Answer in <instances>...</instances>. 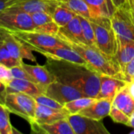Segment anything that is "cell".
I'll return each mask as SVG.
<instances>
[{"label":"cell","instance_id":"cell-1","mask_svg":"<svg viewBox=\"0 0 134 134\" xmlns=\"http://www.w3.org/2000/svg\"><path fill=\"white\" fill-rule=\"evenodd\" d=\"M45 66L56 81L78 89L86 97L96 98L98 94L100 74L90 66L53 58H46Z\"/></svg>","mask_w":134,"mask_h":134},{"label":"cell","instance_id":"cell-2","mask_svg":"<svg viewBox=\"0 0 134 134\" xmlns=\"http://www.w3.org/2000/svg\"><path fill=\"white\" fill-rule=\"evenodd\" d=\"M100 75H107L124 79L123 73L114 57H109L97 47H92L86 44L67 42Z\"/></svg>","mask_w":134,"mask_h":134},{"label":"cell","instance_id":"cell-3","mask_svg":"<svg viewBox=\"0 0 134 134\" xmlns=\"http://www.w3.org/2000/svg\"><path fill=\"white\" fill-rule=\"evenodd\" d=\"M90 22L94 31L97 46L109 57H114L116 49V33L111 19L104 16L90 18Z\"/></svg>","mask_w":134,"mask_h":134},{"label":"cell","instance_id":"cell-4","mask_svg":"<svg viewBox=\"0 0 134 134\" xmlns=\"http://www.w3.org/2000/svg\"><path fill=\"white\" fill-rule=\"evenodd\" d=\"M36 104L33 97L24 93H7L5 100V105L10 113L23 118L29 124L35 121Z\"/></svg>","mask_w":134,"mask_h":134},{"label":"cell","instance_id":"cell-5","mask_svg":"<svg viewBox=\"0 0 134 134\" xmlns=\"http://www.w3.org/2000/svg\"><path fill=\"white\" fill-rule=\"evenodd\" d=\"M111 21L116 35L134 41V13L128 0L117 7Z\"/></svg>","mask_w":134,"mask_h":134},{"label":"cell","instance_id":"cell-6","mask_svg":"<svg viewBox=\"0 0 134 134\" xmlns=\"http://www.w3.org/2000/svg\"><path fill=\"white\" fill-rule=\"evenodd\" d=\"M8 31V30H7ZM16 38L24 42L31 49L34 47H70L57 36L42 34L35 31H9Z\"/></svg>","mask_w":134,"mask_h":134},{"label":"cell","instance_id":"cell-7","mask_svg":"<svg viewBox=\"0 0 134 134\" xmlns=\"http://www.w3.org/2000/svg\"><path fill=\"white\" fill-rule=\"evenodd\" d=\"M0 28L8 31H34L31 14L5 9L0 13Z\"/></svg>","mask_w":134,"mask_h":134},{"label":"cell","instance_id":"cell-8","mask_svg":"<svg viewBox=\"0 0 134 134\" xmlns=\"http://www.w3.org/2000/svg\"><path fill=\"white\" fill-rule=\"evenodd\" d=\"M75 134H109L100 120L93 119L79 114L69 115L67 118Z\"/></svg>","mask_w":134,"mask_h":134},{"label":"cell","instance_id":"cell-9","mask_svg":"<svg viewBox=\"0 0 134 134\" xmlns=\"http://www.w3.org/2000/svg\"><path fill=\"white\" fill-rule=\"evenodd\" d=\"M0 38L2 40L10 54L19 60L24 59L29 60L36 63V58L33 54V51L22 41L16 38L12 33L5 29L0 28Z\"/></svg>","mask_w":134,"mask_h":134},{"label":"cell","instance_id":"cell-10","mask_svg":"<svg viewBox=\"0 0 134 134\" xmlns=\"http://www.w3.org/2000/svg\"><path fill=\"white\" fill-rule=\"evenodd\" d=\"M45 94L56 100L63 105L73 100L86 97L78 89L57 81L51 83L46 88Z\"/></svg>","mask_w":134,"mask_h":134},{"label":"cell","instance_id":"cell-11","mask_svg":"<svg viewBox=\"0 0 134 134\" xmlns=\"http://www.w3.org/2000/svg\"><path fill=\"white\" fill-rule=\"evenodd\" d=\"M58 5L59 2L57 0H20L6 9L21 11L29 14L36 12H46L53 16Z\"/></svg>","mask_w":134,"mask_h":134},{"label":"cell","instance_id":"cell-12","mask_svg":"<svg viewBox=\"0 0 134 134\" xmlns=\"http://www.w3.org/2000/svg\"><path fill=\"white\" fill-rule=\"evenodd\" d=\"M32 51H36L45 56L46 58L64 60L80 64L88 65V63L71 47H51V48H31Z\"/></svg>","mask_w":134,"mask_h":134},{"label":"cell","instance_id":"cell-13","mask_svg":"<svg viewBox=\"0 0 134 134\" xmlns=\"http://www.w3.org/2000/svg\"><path fill=\"white\" fill-rule=\"evenodd\" d=\"M100 90L96 97L97 99L108 98L113 100L115 95L128 83L124 79L107 75H100Z\"/></svg>","mask_w":134,"mask_h":134},{"label":"cell","instance_id":"cell-14","mask_svg":"<svg viewBox=\"0 0 134 134\" xmlns=\"http://www.w3.org/2000/svg\"><path fill=\"white\" fill-rule=\"evenodd\" d=\"M114 57L123 73L126 65L134 57L133 40L116 35V49Z\"/></svg>","mask_w":134,"mask_h":134},{"label":"cell","instance_id":"cell-15","mask_svg":"<svg viewBox=\"0 0 134 134\" xmlns=\"http://www.w3.org/2000/svg\"><path fill=\"white\" fill-rule=\"evenodd\" d=\"M57 37L60 38L65 43L71 42L75 43L86 44V39L82 34L80 20L78 15L65 26L60 27Z\"/></svg>","mask_w":134,"mask_h":134},{"label":"cell","instance_id":"cell-16","mask_svg":"<svg viewBox=\"0 0 134 134\" xmlns=\"http://www.w3.org/2000/svg\"><path fill=\"white\" fill-rule=\"evenodd\" d=\"M69 115L71 114L65 108L61 109H56L37 103L34 122L38 124H48L63 119H66Z\"/></svg>","mask_w":134,"mask_h":134},{"label":"cell","instance_id":"cell-17","mask_svg":"<svg viewBox=\"0 0 134 134\" xmlns=\"http://www.w3.org/2000/svg\"><path fill=\"white\" fill-rule=\"evenodd\" d=\"M24 69L31 78L32 81L44 88L46 90V88L53 82L56 81L54 75L47 69V68L43 65H31L23 62L21 64Z\"/></svg>","mask_w":134,"mask_h":134},{"label":"cell","instance_id":"cell-18","mask_svg":"<svg viewBox=\"0 0 134 134\" xmlns=\"http://www.w3.org/2000/svg\"><path fill=\"white\" fill-rule=\"evenodd\" d=\"M7 93H24L31 97L46 93V90L32 81L21 79H12L6 85Z\"/></svg>","mask_w":134,"mask_h":134},{"label":"cell","instance_id":"cell-19","mask_svg":"<svg viewBox=\"0 0 134 134\" xmlns=\"http://www.w3.org/2000/svg\"><path fill=\"white\" fill-rule=\"evenodd\" d=\"M111 99H96L90 105L80 111L78 114L93 119L101 120L108 116L112 106Z\"/></svg>","mask_w":134,"mask_h":134},{"label":"cell","instance_id":"cell-20","mask_svg":"<svg viewBox=\"0 0 134 134\" xmlns=\"http://www.w3.org/2000/svg\"><path fill=\"white\" fill-rule=\"evenodd\" d=\"M30 126L35 133L75 134L67 118L48 124H38L34 122Z\"/></svg>","mask_w":134,"mask_h":134},{"label":"cell","instance_id":"cell-21","mask_svg":"<svg viewBox=\"0 0 134 134\" xmlns=\"http://www.w3.org/2000/svg\"><path fill=\"white\" fill-rule=\"evenodd\" d=\"M87 4L91 18L104 16L111 19L117 7L119 5L117 0H84Z\"/></svg>","mask_w":134,"mask_h":134},{"label":"cell","instance_id":"cell-22","mask_svg":"<svg viewBox=\"0 0 134 134\" xmlns=\"http://www.w3.org/2000/svg\"><path fill=\"white\" fill-rule=\"evenodd\" d=\"M112 105L130 116L134 111V100L130 95L126 86L122 88L114 97Z\"/></svg>","mask_w":134,"mask_h":134},{"label":"cell","instance_id":"cell-23","mask_svg":"<svg viewBox=\"0 0 134 134\" xmlns=\"http://www.w3.org/2000/svg\"><path fill=\"white\" fill-rule=\"evenodd\" d=\"M60 4L64 5L79 16H82L88 20L92 16L90 9L84 0H57Z\"/></svg>","mask_w":134,"mask_h":134},{"label":"cell","instance_id":"cell-24","mask_svg":"<svg viewBox=\"0 0 134 134\" xmlns=\"http://www.w3.org/2000/svg\"><path fill=\"white\" fill-rule=\"evenodd\" d=\"M76 16L77 14L71 11L64 5L59 3L53 14V19L60 27L68 24Z\"/></svg>","mask_w":134,"mask_h":134},{"label":"cell","instance_id":"cell-25","mask_svg":"<svg viewBox=\"0 0 134 134\" xmlns=\"http://www.w3.org/2000/svg\"><path fill=\"white\" fill-rule=\"evenodd\" d=\"M10 111L5 107V104H0V134L19 133L20 132L16 130L10 123L9 119Z\"/></svg>","mask_w":134,"mask_h":134},{"label":"cell","instance_id":"cell-26","mask_svg":"<svg viewBox=\"0 0 134 134\" xmlns=\"http://www.w3.org/2000/svg\"><path fill=\"white\" fill-rule=\"evenodd\" d=\"M97 98L95 97H84L81 98H78L66 103L64 107L68 111V112L71 115L78 114L80 111L86 108L89 105H90Z\"/></svg>","mask_w":134,"mask_h":134},{"label":"cell","instance_id":"cell-27","mask_svg":"<svg viewBox=\"0 0 134 134\" xmlns=\"http://www.w3.org/2000/svg\"><path fill=\"white\" fill-rule=\"evenodd\" d=\"M79 17L80 20L81 26H82V34H83V36L86 39V44L90 46H92V47H97V43H96L94 31H93V29L92 27V25H91L90 20L82 16H79Z\"/></svg>","mask_w":134,"mask_h":134},{"label":"cell","instance_id":"cell-28","mask_svg":"<svg viewBox=\"0 0 134 134\" xmlns=\"http://www.w3.org/2000/svg\"><path fill=\"white\" fill-rule=\"evenodd\" d=\"M23 62V60H16L10 54L5 45L0 38V64H2L6 67L11 68L15 66L21 65Z\"/></svg>","mask_w":134,"mask_h":134},{"label":"cell","instance_id":"cell-29","mask_svg":"<svg viewBox=\"0 0 134 134\" xmlns=\"http://www.w3.org/2000/svg\"><path fill=\"white\" fill-rule=\"evenodd\" d=\"M59 29H60V27L57 25V24L54 20H52V21L47 22L42 25H40V26L35 27L34 31L39 32V33H42V34L57 36V33L59 31Z\"/></svg>","mask_w":134,"mask_h":134},{"label":"cell","instance_id":"cell-30","mask_svg":"<svg viewBox=\"0 0 134 134\" xmlns=\"http://www.w3.org/2000/svg\"><path fill=\"white\" fill-rule=\"evenodd\" d=\"M33 97L38 104L46 106V107H49V108H56V109H61V108H64L63 104H61L56 100L48 97L45 93L40 94V95H38V96Z\"/></svg>","mask_w":134,"mask_h":134},{"label":"cell","instance_id":"cell-31","mask_svg":"<svg viewBox=\"0 0 134 134\" xmlns=\"http://www.w3.org/2000/svg\"><path fill=\"white\" fill-rule=\"evenodd\" d=\"M109 116L118 123H121L126 126H130V116L126 115L123 111L119 110V108H115V106H111V111Z\"/></svg>","mask_w":134,"mask_h":134},{"label":"cell","instance_id":"cell-32","mask_svg":"<svg viewBox=\"0 0 134 134\" xmlns=\"http://www.w3.org/2000/svg\"><path fill=\"white\" fill-rule=\"evenodd\" d=\"M31 19H32V21H33V24L35 25V27H38V26H40V25H42L47 22H49V21H52L53 20V16L46 13V12H36V13H33L31 14Z\"/></svg>","mask_w":134,"mask_h":134},{"label":"cell","instance_id":"cell-33","mask_svg":"<svg viewBox=\"0 0 134 134\" xmlns=\"http://www.w3.org/2000/svg\"><path fill=\"white\" fill-rule=\"evenodd\" d=\"M10 70H11V73H12V75H13V78L21 79H27V80L32 81L31 78L26 72V71L24 69L22 65H18V66L13 67V68H10Z\"/></svg>","mask_w":134,"mask_h":134},{"label":"cell","instance_id":"cell-34","mask_svg":"<svg viewBox=\"0 0 134 134\" xmlns=\"http://www.w3.org/2000/svg\"><path fill=\"white\" fill-rule=\"evenodd\" d=\"M12 79H13V77L10 68L2 64H0V82L7 85Z\"/></svg>","mask_w":134,"mask_h":134},{"label":"cell","instance_id":"cell-35","mask_svg":"<svg viewBox=\"0 0 134 134\" xmlns=\"http://www.w3.org/2000/svg\"><path fill=\"white\" fill-rule=\"evenodd\" d=\"M125 80L127 82H131L134 80V57L130 62L126 65L125 71L123 72Z\"/></svg>","mask_w":134,"mask_h":134},{"label":"cell","instance_id":"cell-36","mask_svg":"<svg viewBox=\"0 0 134 134\" xmlns=\"http://www.w3.org/2000/svg\"><path fill=\"white\" fill-rule=\"evenodd\" d=\"M6 95H7L6 85L0 82V104H5V100Z\"/></svg>","mask_w":134,"mask_h":134},{"label":"cell","instance_id":"cell-37","mask_svg":"<svg viewBox=\"0 0 134 134\" xmlns=\"http://www.w3.org/2000/svg\"><path fill=\"white\" fill-rule=\"evenodd\" d=\"M128 92L130 93V95L132 97V98L134 100V80L131 82H128L127 85H126Z\"/></svg>","mask_w":134,"mask_h":134},{"label":"cell","instance_id":"cell-38","mask_svg":"<svg viewBox=\"0 0 134 134\" xmlns=\"http://www.w3.org/2000/svg\"><path fill=\"white\" fill-rule=\"evenodd\" d=\"M130 126L134 129V111L130 115Z\"/></svg>","mask_w":134,"mask_h":134},{"label":"cell","instance_id":"cell-39","mask_svg":"<svg viewBox=\"0 0 134 134\" xmlns=\"http://www.w3.org/2000/svg\"><path fill=\"white\" fill-rule=\"evenodd\" d=\"M128 1H129V2L130 4V6H131L132 9H133V12L134 13V0H128Z\"/></svg>","mask_w":134,"mask_h":134}]
</instances>
